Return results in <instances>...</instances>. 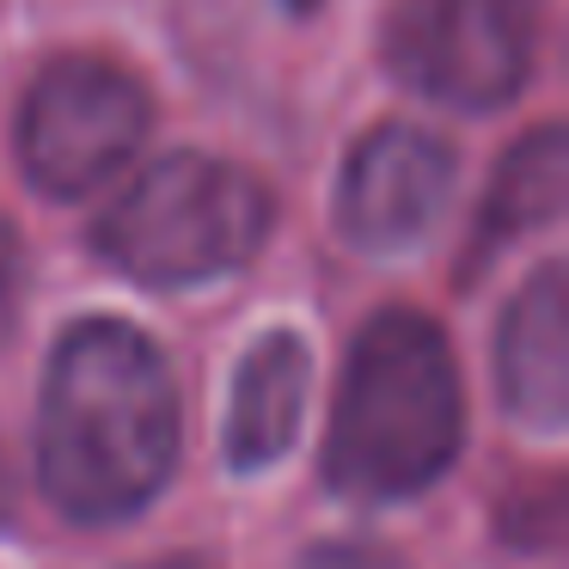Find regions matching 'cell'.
<instances>
[{
  "mask_svg": "<svg viewBox=\"0 0 569 569\" xmlns=\"http://www.w3.org/2000/svg\"><path fill=\"white\" fill-rule=\"evenodd\" d=\"M539 0H405L386 26V62L410 92L453 111H496L532 74Z\"/></svg>",
  "mask_w": 569,
  "mask_h": 569,
  "instance_id": "obj_5",
  "label": "cell"
},
{
  "mask_svg": "<svg viewBox=\"0 0 569 569\" xmlns=\"http://www.w3.org/2000/svg\"><path fill=\"white\" fill-rule=\"evenodd\" d=\"M178 466V386L160 343L123 319H87L56 343L38 417L43 490L74 520H129Z\"/></svg>",
  "mask_w": 569,
  "mask_h": 569,
  "instance_id": "obj_1",
  "label": "cell"
},
{
  "mask_svg": "<svg viewBox=\"0 0 569 569\" xmlns=\"http://www.w3.org/2000/svg\"><path fill=\"white\" fill-rule=\"evenodd\" d=\"M563 190H569V136H563V123H539L496 166V184L483 197L478 258H490L502 239H520L532 227L557 221L563 214Z\"/></svg>",
  "mask_w": 569,
  "mask_h": 569,
  "instance_id": "obj_9",
  "label": "cell"
},
{
  "mask_svg": "<svg viewBox=\"0 0 569 569\" xmlns=\"http://www.w3.org/2000/svg\"><path fill=\"white\" fill-rule=\"evenodd\" d=\"M148 569H209L202 557H166V563H148Z\"/></svg>",
  "mask_w": 569,
  "mask_h": 569,
  "instance_id": "obj_12",
  "label": "cell"
},
{
  "mask_svg": "<svg viewBox=\"0 0 569 569\" xmlns=\"http://www.w3.org/2000/svg\"><path fill=\"white\" fill-rule=\"evenodd\" d=\"M496 380L502 405L520 429L563 435L569 422V276L563 263H545L515 295L496 343Z\"/></svg>",
  "mask_w": 569,
  "mask_h": 569,
  "instance_id": "obj_7",
  "label": "cell"
},
{
  "mask_svg": "<svg viewBox=\"0 0 569 569\" xmlns=\"http://www.w3.org/2000/svg\"><path fill=\"white\" fill-rule=\"evenodd\" d=\"M312 386V349L295 331H263L246 349L233 373V405H227V466L263 471L295 447L300 417H307Z\"/></svg>",
  "mask_w": 569,
  "mask_h": 569,
  "instance_id": "obj_8",
  "label": "cell"
},
{
  "mask_svg": "<svg viewBox=\"0 0 569 569\" xmlns=\"http://www.w3.org/2000/svg\"><path fill=\"white\" fill-rule=\"evenodd\" d=\"M466 398L441 325L422 312H380L356 337L337 392L325 483L349 502H405L429 490L459 453Z\"/></svg>",
  "mask_w": 569,
  "mask_h": 569,
  "instance_id": "obj_2",
  "label": "cell"
},
{
  "mask_svg": "<svg viewBox=\"0 0 569 569\" xmlns=\"http://www.w3.org/2000/svg\"><path fill=\"white\" fill-rule=\"evenodd\" d=\"M453 197V148L417 123H380L356 141L337 184V221L361 251H405Z\"/></svg>",
  "mask_w": 569,
  "mask_h": 569,
  "instance_id": "obj_6",
  "label": "cell"
},
{
  "mask_svg": "<svg viewBox=\"0 0 569 569\" xmlns=\"http://www.w3.org/2000/svg\"><path fill=\"white\" fill-rule=\"evenodd\" d=\"M557 520H563V508H557V483H545V490H539V508H520V515H508V539H520V545H551V539H557Z\"/></svg>",
  "mask_w": 569,
  "mask_h": 569,
  "instance_id": "obj_11",
  "label": "cell"
},
{
  "mask_svg": "<svg viewBox=\"0 0 569 569\" xmlns=\"http://www.w3.org/2000/svg\"><path fill=\"white\" fill-rule=\"evenodd\" d=\"M148 136V92L111 62L68 56L31 80L19 104V166L26 184L56 202H80L111 184Z\"/></svg>",
  "mask_w": 569,
  "mask_h": 569,
  "instance_id": "obj_4",
  "label": "cell"
},
{
  "mask_svg": "<svg viewBox=\"0 0 569 569\" xmlns=\"http://www.w3.org/2000/svg\"><path fill=\"white\" fill-rule=\"evenodd\" d=\"M19 295H26V251H19L13 221H0V349L19 325Z\"/></svg>",
  "mask_w": 569,
  "mask_h": 569,
  "instance_id": "obj_10",
  "label": "cell"
},
{
  "mask_svg": "<svg viewBox=\"0 0 569 569\" xmlns=\"http://www.w3.org/2000/svg\"><path fill=\"white\" fill-rule=\"evenodd\" d=\"M270 227L276 202L246 166L214 153H166L99 214L92 246L141 288H197L251 263Z\"/></svg>",
  "mask_w": 569,
  "mask_h": 569,
  "instance_id": "obj_3",
  "label": "cell"
}]
</instances>
